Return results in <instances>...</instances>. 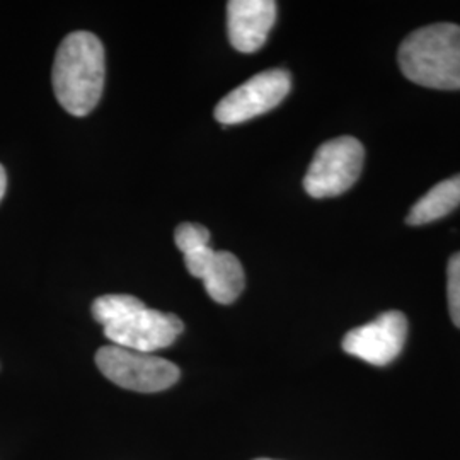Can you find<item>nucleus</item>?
Wrapping results in <instances>:
<instances>
[{"mask_svg":"<svg viewBox=\"0 0 460 460\" xmlns=\"http://www.w3.org/2000/svg\"><path fill=\"white\" fill-rule=\"evenodd\" d=\"M93 317L113 345L140 353L172 345L184 329L178 315L148 309L140 298L119 294L96 298Z\"/></svg>","mask_w":460,"mask_h":460,"instance_id":"1","label":"nucleus"},{"mask_svg":"<svg viewBox=\"0 0 460 460\" xmlns=\"http://www.w3.org/2000/svg\"><path fill=\"white\" fill-rule=\"evenodd\" d=\"M104 49L98 36L75 31L60 43L53 64V91L70 115H89L104 87Z\"/></svg>","mask_w":460,"mask_h":460,"instance_id":"2","label":"nucleus"},{"mask_svg":"<svg viewBox=\"0 0 460 460\" xmlns=\"http://www.w3.org/2000/svg\"><path fill=\"white\" fill-rule=\"evenodd\" d=\"M399 66L414 84L440 91L460 89V26L438 22L410 34L399 49Z\"/></svg>","mask_w":460,"mask_h":460,"instance_id":"3","label":"nucleus"},{"mask_svg":"<svg viewBox=\"0 0 460 460\" xmlns=\"http://www.w3.org/2000/svg\"><path fill=\"white\" fill-rule=\"evenodd\" d=\"M96 365L108 380L135 393H161L180 380V368L174 363L121 346L99 348Z\"/></svg>","mask_w":460,"mask_h":460,"instance_id":"4","label":"nucleus"},{"mask_svg":"<svg viewBox=\"0 0 460 460\" xmlns=\"http://www.w3.org/2000/svg\"><path fill=\"white\" fill-rule=\"evenodd\" d=\"M365 150L353 137H340L317 148L304 188L313 198L343 195L362 174Z\"/></svg>","mask_w":460,"mask_h":460,"instance_id":"5","label":"nucleus"},{"mask_svg":"<svg viewBox=\"0 0 460 460\" xmlns=\"http://www.w3.org/2000/svg\"><path fill=\"white\" fill-rule=\"evenodd\" d=\"M290 74L279 68L266 70L235 87L215 108V118L222 125L244 123L277 108L290 93Z\"/></svg>","mask_w":460,"mask_h":460,"instance_id":"6","label":"nucleus"},{"mask_svg":"<svg viewBox=\"0 0 460 460\" xmlns=\"http://www.w3.org/2000/svg\"><path fill=\"white\" fill-rule=\"evenodd\" d=\"M408 336V319L399 311L380 314L372 323L346 332L343 349L370 365L394 362Z\"/></svg>","mask_w":460,"mask_h":460,"instance_id":"7","label":"nucleus"},{"mask_svg":"<svg viewBox=\"0 0 460 460\" xmlns=\"http://www.w3.org/2000/svg\"><path fill=\"white\" fill-rule=\"evenodd\" d=\"M277 21L273 0H230L227 30L232 47L243 53H254L263 47Z\"/></svg>","mask_w":460,"mask_h":460,"instance_id":"8","label":"nucleus"},{"mask_svg":"<svg viewBox=\"0 0 460 460\" xmlns=\"http://www.w3.org/2000/svg\"><path fill=\"white\" fill-rule=\"evenodd\" d=\"M201 279L210 298L226 305L235 302L246 285L243 264L227 251H215L214 260Z\"/></svg>","mask_w":460,"mask_h":460,"instance_id":"9","label":"nucleus"},{"mask_svg":"<svg viewBox=\"0 0 460 460\" xmlns=\"http://www.w3.org/2000/svg\"><path fill=\"white\" fill-rule=\"evenodd\" d=\"M460 205V174L438 182L420 198L408 215L410 226H425L454 212Z\"/></svg>","mask_w":460,"mask_h":460,"instance_id":"10","label":"nucleus"},{"mask_svg":"<svg viewBox=\"0 0 460 460\" xmlns=\"http://www.w3.org/2000/svg\"><path fill=\"white\" fill-rule=\"evenodd\" d=\"M174 241L184 256L190 275L201 279L215 256L208 229L198 224H181L174 232Z\"/></svg>","mask_w":460,"mask_h":460,"instance_id":"11","label":"nucleus"},{"mask_svg":"<svg viewBox=\"0 0 460 460\" xmlns=\"http://www.w3.org/2000/svg\"><path fill=\"white\" fill-rule=\"evenodd\" d=\"M447 296L448 311L454 324L460 328V252H456L447 268Z\"/></svg>","mask_w":460,"mask_h":460,"instance_id":"12","label":"nucleus"},{"mask_svg":"<svg viewBox=\"0 0 460 460\" xmlns=\"http://www.w3.org/2000/svg\"><path fill=\"white\" fill-rule=\"evenodd\" d=\"M5 190H7V176H5V169L0 164V201L5 195Z\"/></svg>","mask_w":460,"mask_h":460,"instance_id":"13","label":"nucleus"},{"mask_svg":"<svg viewBox=\"0 0 460 460\" xmlns=\"http://www.w3.org/2000/svg\"><path fill=\"white\" fill-rule=\"evenodd\" d=\"M256 460H271V459H256Z\"/></svg>","mask_w":460,"mask_h":460,"instance_id":"14","label":"nucleus"}]
</instances>
